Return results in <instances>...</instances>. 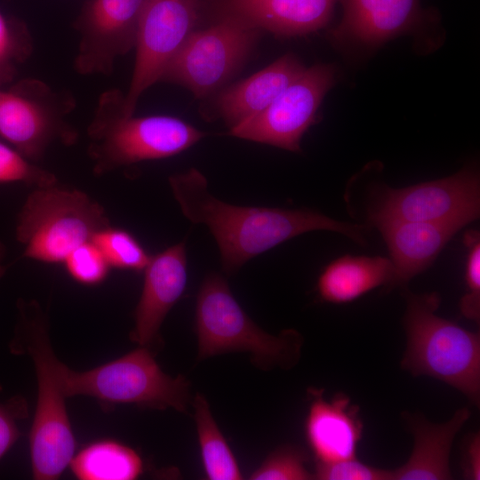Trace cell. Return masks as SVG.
Returning <instances> with one entry per match:
<instances>
[{"label":"cell","mask_w":480,"mask_h":480,"mask_svg":"<svg viewBox=\"0 0 480 480\" xmlns=\"http://www.w3.org/2000/svg\"><path fill=\"white\" fill-rule=\"evenodd\" d=\"M395 268V284H404L428 268L448 241L460 229L449 223L379 220Z\"/></svg>","instance_id":"ac0fdd59"},{"label":"cell","mask_w":480,"mask_h":480,"mask_svg":"<svg viewBox=\"0 0 480 480\" xmlns=\"http://www.w3.org/2000/svg\"><path fill=\"white\" fill-rule=\"evenodd\" d=\"M306 68L292 54H285L251 76L220 89L213 100L214 115L229 130L266 109Z\"/></svg>","instance_id":"e0dca14e"},{"label":"cell","mask_w":480,"mask_h":480,"mask_svg":"<svg viewBox=\"0 0 480 480\" xmlns=\"http://www.w3.org/2000/svg\"><path fill=\"white\" fill-rule=\"evenodd\" d=\"M92 241L115 268L143 271L151 257L131 233L112 226L98 232Z\"/></svg>","instance_id":"cb8c5ba5"},{"label":"cell","mask_w":480,"mask_h":480,"mask_svg":"<svg viewBox=\"0 0 480 480\" xmlns=\"http://www.w3.org/2000/svg\"><path fill=\"white\" fill-rule=\"evenodd\" d=\"M32 38L23 25L0 12V88L12 82L18 67L31 54Z\"/></svg>","instance_id":"d4e9b609"},{"label":"cell","mask_w":480,"mask_h":480,"mask_svg":"<svg viewBox=\"0 0 480 480\" xmlns=\"http://www.w3.org/2000/svg\"><path fill=\"white\" fill-rule=\"evenodd\" d=\"M5 255V247L2 241L0 240V279L4 276L6 272L7 267L3 264V260Z\"/></svg>","instance_id":"d6a6232c"},{"label":"cell","mask_w":480,"mask_h":480,"mask_svg":"<svg viewBox=\"0 0 480 480\" xmlns=\"http://www.w3.org/2000/svg\"><path fill=\"white\" fill-rule=\"evenodd\" d=\"M463 476L466 479H480V435L472 434L464 445L462 458Z\"/></svg>","instance_id":"1f68e13d"},{"label":"cell","mask_w":480,"mask_h":480,"mask_svg":"<svg viewBox=\"0 0 480 480\" xmlns=\"http://www.w3.org/2000/svg\"><path fill=\"white\" fill-rule=\"evenodd\" d=\"M334 73L325 64L306 68L266 109L229 130L228 134L300 151L303 134L315 123L316 111L334 83Z\"/></svg>","instance_id":"7c38bea8"},{"label":"cell","mask_w":480,"mask_h":480,"mask_svg":"<svg viewBox=\"0 0 480 480\" xmlns=\"http://www.w3.org/2000/svg\"><path fill=\"white\" fill-rule=\"evenodd\" d=\"M28 417L26 400L19 396L0 402V460L20 436L18 422Z\"/></svg>","instance_id":"4dcf8cb0"},{"label":"cell","mask_w":480,"mask_h":480,"mask_svg":"<svg viewBox=\"0 0 480 480\" xmlns=\"http://www.w3.org/2000/svg\"><path fill=\"white\" fill-rule=\"evenodd\" d=\"M143 271V287L130 338L140 347L148 348L159 340L164 320L185 291L188 278L185 242L151 256Z\"/></svg>","instance_id":"5bb4252c"},{"label":"cell","mask_w":480,"mask_h":480,"mask_svg":"<svg viewBox=\"0 0 480 480\" xmlns=\"http://www.w3.org/2000/svg\"><path fill=\"white\" fill-rule=\"evenodd\" d=\"M308 455L293 445L273 451L250 476L252 480H310L314 476L307 468Z\"/></svg>","instance_id":"484cf974"},{"label":"cell","mask_w":480,"mask_h":480,"mask_svg":"<svg viewBox=\"0 0 480 480\" xmlns=\"http://www.w3.org/2000/svg\"><path fill=\"white\" fill-rule=\"evenodd\" d=\"M17 310L10 350L31 357L37 380L29 433L32 476L36 480H54L69 466L76 447L59 379V359L52 348L47 317L40 305L20 299Z\"/></svg>","instance_id":"7a4b0ae2"},{"label":"cell","mask_w":480,"mask_h":480,"mask_svg":"<svg viewBox=\"0 0 480 480\" xmlns=\"http://www.w3.org/2000/svg\"><path fill=\"white\" fill-rule=\"evenodd\" d=\"M63 263L69 276L85 285L103 282L111 268L92 240L74 249Z\"/></svg>","instance_id":"83f0119b"},{"label":"cell","mask_w":480,"mask_h":480,"mask_svg":"<svg viewBox=\"0 0 480 480\" xmlns=\"http://www.w3.org/2000/svg\"><path fill=\"white\" fill-rule=\"evenodd\" d=\"M124 98V94L117 89L104 92L88 127V155L97 175L135 163L178 155L206 135L175 116H125Z\"/></svg>","instance_id":"5b68a950"},{"label":"cell","mask_w":480,"mask_h":480,"mask_svg":"<svg viewBox=\"0 0 480 480\" xmlns=\"http://www.w3.org/2000/svg\"><path fill=\"white\" fill-rule=\"evenodd\" d=\"M260 32L229 18L196 29L170 60L159 82L181 85L197 99L211 96L243 67Z\"/></svg>","instance_id":"9c48e42d"},{"label":"cell","mask_w":480,"mask_h":480,"mask_svg":"<svg viewBox=\"0 0 480 480\" xmlns=\"http://www.w3.org/2000/svg\"><path fill=\"white\" fill-rule=\"evenodd\" d=\"M191 404L206 477L210 480L243 479L237 461L215 422L205 396L196 393Z\"/></svg>","instance_id":"603a6c76"},{"label":"cell","mask_w":480,"mask_h":480,"mask_svg":"<svg viewBox=\"0 0 480 480\" xmlns=\"http://www.w3.org/2000/svg\"><path fill=\"white\" fill-rule=\"evenodd\" d=\"M470 417L464 407L444 423H432L419 414L404 413L413 436V448L408 460L392 470V480L452 479L450 469L452 444Z\"/></svg>","instance_id":"d6986e66"},{"label":"cell","mask_w":480,"mask_h":480,"mask_svg":"<svg viewBox=\"0 0 480 480\" xmlns=\"http://www.w3.org/2000/svg\"><path fill=\"white\" fill-rule=\"evenodd\" d=\"M386 284H395L390 259L346 255L324 268L317 280V292L324 301L341 304Z\"/></svg>","instance_id":"44dd1931"},{"label":"cell","mask_w":480,"mask_h":480,"mask_svg":"<svg viewBox=\"0 0 480 480\" xmlns=\"http://www.w3.org/2000/svg\"><path fill=\"white\" fill-rule=\"evenodd\" d=\"M75 100L44 82L26 78L0 88V136L32 162L42 159L54 142L66 146L77 140L67 116Z\"/></svg>","instance_id":"ba28073f"},{"label":"cell","mask_w":480,"mask_h":480,"mask_svg":"<svg viewBox=\"0 0 480 480\" xmlns=\"http://www.w3.org/2000/svg\"><path fill=\"white\" fill-rule=\"evenodd\" d=\"M58 373L67 398L88 396L108 404L172 408L180 412H187L192 403L188 379L163 372L146 347L83 372L74 371L59 360Z\"/></svg>","instance_id":"52a82bcc"},{"label":"cell","mask_w":480,"mask_h":480,"mask_svg":"<svg viewBox=\"0 0 480 480\" xmlns=\"http://www.w3.org/2000/svg\"><path fill=\"white\" fill-rule=\"evenodd\" d=\"M309 395L305 434L316 461L356 457L363 434L358 406L343 393H337L330 400L324 399L322 389L311 388Z\"/></svg>","instance_id":"9a60e30c"},{"label":"cell","mask_w":480,"mask_h":480,"mask_svg":"<svg viewBox=\"0 0 480 480\" xmlns=\"http://www.w3.org/2000/svg\"><path fill=\"white\" fill-rule=\"evenodd\" d=\"M344 15L331 35L375 44L410 28L419 16V0H342Z\"/></svg>","instance_id":"ffe728a7"},{"label":"cell","mask_w":480,"mask_h":480,"mask_svg":"<svg viewBox=\"0 0 480 480\" xmlns=\"http://www.w3.org/2000/svg\"><path fill=\"white\" fill-rule=\"evenodd\" d=\"M479 212V177L467 169L404 188L380 189L369 220L372 223L386 220L440 222L463 228L476 220Z\"/></svg>","instance_id":"30bf717a"},{"label":"cell","mask_w":480,"mask_h":480,"mask_svg":"<svg viewBox=\"0 0 480 480\" xmlns=\"http://www.w3.org/2000/svg\"><path fill=\"white\" fill-rule=\"evenodd\" d=\"M69 466L80 480H133L143 470L140 456L113 440L88 444L74 455Z\"/></svg>","instance_id":"7402d4cb"},{"label":"cell","mask_w":480,"mask_h":480,"mask_svg":"<svg viewBox=\"0 0 480 480\" xmlns=\"http://www.w3.org/2000/svg\"><path fill=\"white\" fill-rule=\"evenodd\" d=\"M335 0H221L220 18L281 36H301L323 28Z\"/></svg>","instance_id":"2e32d148"},{"label":"cell","mask_w":480,"mask_h":480,"mask_svg":"<svg viewBox=\"0 0 480 480\" xmlns=\"http://www.w3.org/2000/svg\"><path fill=\"white\" fill-rule=\"evenodd\" d=\"M169 184L183 215L209 228L218 244L223 270L229 275L251 259L309 231L329 230L359 244L364 242L365 226L340 221L316 211L223 202L210 193L206 178L196 169L171 176Z\"/></svg>","instance_id":"6da1fadb"},{"label":"cell","mask_w":480,"mask_h":480,"mask_svg":"<svg viewBox=\"0 0 480 480\" xmlns=\"http://www.w3.org/2000/svg\"><path fill=\"white\" fill-rule=\"evenodd\" d=\"M111 226L104 207L77 189L35 188L17 216L16 238L22 257L63 263L76 247Z\"/></svg>","instance_id":"8992f818"},{"label":"cell","mask_w":480,"mask_h":480,"mask_svg":"<svg viewBox=\"0 0 480 480\" xmlns=\"http://www.w3.org/2000/svg\"><path fill=\"white\" fill-rule=\"evenodd\" d=\"M21 182L34 188L58 183L57 177L26 158L15 148L0 142V183Z\"/></svg>","instance_id":"4316f807"},{"label":"cell","mask_w":480,"mask_h":480,"mask_svg":"<svg viewBox=\"0 0 480 480\" xmlns=\"http://www.w3.org/2000/svg\"><path fill=\"white\" fill-rule=\"evenodd\" d=\"M146 0H92L81 17L75 69L82 75H109L116 60L135 48Z\"/></svg>","instance_id":"4fadbf2b"},{"label":"cell","mask_w":480,"mask_h":480,"mask_svg":"<svg viewBox=\"0 0 480 480\" xmlns=\"http://www.w3.org/2000/svg\"><path fill=\"white\" fill-rule=\"evenodd\" d=\"M201 0H146L136 37V58L124 98V114L134 115L142 93L159 82L164 69L196 30Z\"/></svg>","instance_id":"8fae6325"},{"label":"cell","mask_w":480,"mask_h":480,"mask_svg":"<svg viewBox=\"0 0 480 480\" xmlns=\"http://www.w3.org/2000/svg\"><path fill=\"white\" fill-rule=\"evenodd\" d=\"M314 479L392 480V470L365 464L355 458L315 464Z\"/></svg>","instance_id":"f546056e"},{"label":"cell","mask_w":480,"mask_h":480,"mask_svg":"<svg viewBox=\"0 0 480 480\" xmlns=\"http://www.w3.org/2000/svg\"><path fill=\"white\" fill-rule=\"evenodd\" d=\"M197 361L229 353H246L262 371L294 367L301 355L303 337L286 329L273 335L245 313L226 279L211 273L202 282L196 304Z\"/></svg>","instance_id":"3957f363"},{"label":"cell","mask_w":480,"mask_h":480,"mask_svg":"<svg viewBox=\"0 0 480 480\" xmlns=\"http://www.w3.org/2000/svg\"><path fill=\"white\" fill-rule=\"evenodd\" d=\"M404 326L406 348L401 367L456 388L476 405L480 403V336L436 315V292L405 293Z\"/></svg>","instance_id":"277c9868"},{"label":"cell","mask_w":480,"mask_h":480,"mask_svg":"<svg viewBox=\"0 0 480 480\" xmlns=\"http://www.w3.org/2000/svg\"><path fill=\"white\" fill-rule=\"evenodd\" d=\"M468 249L465 281L467 292L460 300L461 314L468 319L479 323L480 319V238L476 231L465 235Z\"/></svg>","instance_id":"f1b7e54d"}]
</instances>
